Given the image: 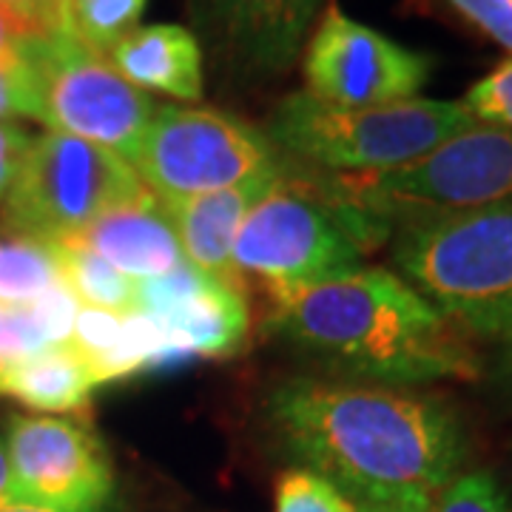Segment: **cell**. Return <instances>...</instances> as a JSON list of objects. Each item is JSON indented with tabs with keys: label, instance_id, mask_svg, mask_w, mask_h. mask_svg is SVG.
<instances>
[{
	"label": "cell",
	"instance_id": "obj_6",
	"mask_svg": "<svg viewBox=\"0 0 512 512\" xmlns=\"http://www.w3.org/2000/svg\"><path fill=\"white\" fill-rule=\"evenodd\" d=\"M234 268L242 291L254 285L276 311L313 285L359 271L362 248L308 174L282 171L239 228Z\"/></svg>",
	"mask_w": 512,
	"mask_h": 512
},
{
	"label": "cell",
	"instance_id": "obj_2",
	"mask_svg": "<svg viewBox=\"0 0 512 512\" xmlns=\"http://www.w3.org/2000/svg\"><path fill=\"white\" fill-rule=\"evenodd\" d=\"M268 322L296 348L373 382L413 387L478 376L467 333L387 268L313 285Z\"/></svg>",
	"mask_w": 512,
	"mask_h": 512
},
{
	"label": "cell",
	"instance_id": "obj_17",
	"mask_svg": "<svg viewBox=\"0 0 512 512\" xmlns=\"http://www.w3.org/2000/svg\"><path fill=\"white\" fill-rule=\"evenodd\" d=\"M94 382L86 359L72 345L35 353L0 367V393L37 413H74L92 399Z\"/></svg>",
	"mask_w": 512,
	"mask_h": 512
},
{
	"label": "cell",
	"instance_id": "obj_7",
	"mask_svg": "<svg viewBox=\"0 0 512 512\" xmlns=\"http://www.w3.org/2000/svg\"><path fill=\"white\" fill-rule=\"evenodd\" d=\"M146 191L134 165L109 148L46 131L32 137L3 200V228L37 242L80 237L97 217Z\"/></svg>",
	"mask_w": 512,
	"mask_h": 512
},
{
	"label": "cell",
	"instance_id": "obj_31",
	"mask_svg": "<svg viewBox=\"0 0 512 512\" xmlns=\"http://www.w3.org/2000/svg\"><path fill=\"white\" fill-rule=\"evenodd\" d=\"M498 367H501V379L512 390V333L501 339V362H498Z\"/></svg>",
	"mask_w": 512,
	"mask_h": 512
},
{
	"label": "cell",
	"instance_id": "obj_21",
	"mask_svg": "<svg viewBox=\"0 0 512 512\" xmlns=\"http://www.w3.org/2000/svg\"><path fill=\"white\" fill-rule=\"evenodd\" d=\"M274 512H359L356 501L308 467L285 470L276 481Z\"/></svg>",
	"mask_w": 512,
	"mask_h": 512
},
{
	"label": "cell",
	"instance_id": "obj_18",
	"mask_svg": "<svg viewBox=\"0 0 512 512\" xmlns=\"http://www.w3.org/2000/svg\"><path fill=\"white\" fill-rule=\"evenodd\" d=\"M60 279L74 293L83 308L109 313L137 311V279L117 271L103 256H97L80 242H57Z\"/></svg>",
	"mask_w": 512,
	"mask_h": 512
},
{
	"label": "cell",
	"instance_id": "obj_33",
	"mask_svg": "<svg viewBox=\"0 0 512 512\" xmlns=\"http://www.w3.org/2000/svg\"><path fill=\"white\" fill-rule=\"evenodd\" d=\"M6 311H9V308H0V325H3V319H6Z\"/></svg>",
	"mask_w": 512,
	"mask_h": 512
},
{
	"label": "cell",
	"instance_id": "obj_29",
	"mask_svg": "<svg viewBox=\"0 0 512 512\" xmlns=\"http://www.w3.org/2000/svg\"><path fill=\"white\" fill-rule=\"evenodd\" d=\"M18 504L15 487H12V470H9V450H6V436L0 433V510Z\"/></svg>",
	"mask_w": 512,
	"mask_h": 512
},
{
	"label": "cell",
	"instance_id": "obj_19",
	"mask_svg": "<svg viewBox=\"0 0 512 512\" xmlns=\"http://www.w3.org/2000/svg\"><path fill=\"white\" fill-rule=\"evenodd\" d=\"M60 282L55 245L37 239H0V308H29Z\"/></svg>",
	"mask_w": 512,
	"mask_h": 512
},
{
	"label": "cell",
	"instance_id": "obj_28",
	"mask_svg": "<svg viewBox=\"0 0 512 512\" xmlns=\"http://www.w3.org/2000/svg\"><path fill=\"white\" fill-rule=\"evenodd\" d=\"M26 32L12 20V15L0 6V63H18L20 46L26 40Z\"/></svg>",
	"mask_w": 512,
	"mask_h": 512
},
{
	"label": "cell",
	"instance_id": "obj_16",
	"mask_svg": "<svg viewBox=\"0 0 512 512\" xmlns=\"http://www.w3.org/2000/svg\"><path fill=\"white\" fill-rule=\"evenodd\" d=\"M151 319L160 325L165 342L188 359L231 356L248 333L245 296L217 282L214 276H205L197 291Z\"/></svg>",
	"mask_w": 512,
	"mask_h": 512
},
{
	"label": "cell",
	"instance_id": "obj_8",
	"mask_svg": "<svg viewBox=\"0 0 512 512\" xmlns=\"http://www.w3.org/2000/svg\"><path fill=\"white\" fill-rule=\"evenodd\" d=\"M131 165L148 191L163 202L285 171L282 154L262 128L220 109L188 106L157 109Z\"/></svg>",
	"mask_w": 512,
	"mask_h": 512
},
{
	"label": "cell",
	"instance_id": "obj_10",
	"mask_svg": "<svg viewBox=\"0 0 512 512\" xmlns=\"http://www.w3.org/2000/svg\"><path fill=\"white\" fill-rule=\"evenodd\" d=\"M3 436L18 504L55 512L114 504V464L89 421L12 416Z\"/></svg>",
	"mask_w": 512,
	"mask_h": 512
},
{
	"label": "cell",
	"instance_id": "obj_1",
	"mask_svg": "<svg viewBox=\"0 0 512 512\" xmlns=\"http://www.w3.org/2000/svg\"><path fill=\"white\" fill-rule=\"evenodd\" d=\"M268 413L302 467L356 504H433L467 453L453 407L399 387L293 379Z\"/></svg>",
	"mask_w": 512,
	"mask_h": 512
},
{
	"label": "cell",
	"instance_id": "obj_9",
	"mask_svg": "<svg viewBox=\"0 0 512 512\" xmlns=\"http://www.w3.org/2000/svg\"><path fill=\"white\" fill-rule=\"evenodd\" d=\"M20 55L32 69L37 92V120L49 131L80 137L134 160L157 106L111 66L77 43L69 32L26 37Z\"/></svg>",
	"mask_w": 512,
	"mask_h": 512
},
{
	"label": "cell",
	"instance_id": "obj_30",
	"mask_svg": "<svg viewBox=\"0 0 512 512\" xmlns=\"http://www.w3.org/2000/svg\"><path fill=\"white\" fill-rule=\"evenodd\" d=\"M359 512H433V504L402 501V504H356Z\"/></svg>",
	"mask_w": 512,
	"mask_h": 512
},
{
	"label": "cell",
	"instance_id": "obj_11",
	"mask_svg": "<svg viewBox=\"0 0 512 512\" xmlns=\"http://www.w3.org/2000/svg\"><path fill=\"white\" fill-rule=\"evenodd\" d=\"M433 57L413 52L330 6L305 49L308 92L330 106L367 109L419 97Z\"/></svg>",
	"mask_w": 512,
	"mask_h": 512
},
{
	"label": "cell",
	"instance_id": "obj_5",
	"mask_svg": "<svg viewBox=\"0 0 512 512\" xmlns=\"http://www.w3.org/2000/svg\"><path fill=\"white\" fill-rule=\"evenodd\" d=\"M393 259L416 291L467 336L512 333V200L410 225Z\"/></svg>",
	"mask_w": 512,
	"mask_h": 512
},
{
	"label": "cell",
	"instance_id": "obj_12",
	"mask_svg": "<svg viewBox=\"0 0 512 512\" xmlns=\"http://www.w3.org/2000/svg\"><path fill=\"white\" fill-rule=\"evenodd\" d=\"M197 40L239 77L288 72L325 0H188Z\"/></svg>",
	"mask_w": 512,
	"mask_h": 512
},
{
	"label": "cell",
	"instance_id": "obj_26",
	"mask_svg": "<svg viewBox=\"0 0 512 512\" xmlns=\"http://www.w3.org/2000/svg\"><path fill=\"white\" fill-rule=\"evenodd\" d=\"M26 35L46 37L66 32L63 26V0H0Z\"/></svg>",
	"mask_w": 512,
	"mask_h": 512
},
{
	"label": "cell",
	"instance_id": "obj_4",
	"mask_svg": "<svg viewBox=\"0 0 512 512\" xmlns=\"http://www.w3.org/2000/svg\"><path fill=\"white\" fill-rule=\"evenodd\" d=\"M473 123L461 100L413 97L342 109L311 92H293L276 103L265 134L279 154L316 174H365L413 163Z\"/></svg>",
	"mask_w": 512,
	"mask_h": 512
},
{
	"label": "cell",
	"instance_id": "obj_14",
	"mask_svg": "<svg viewBox=\"0 0 512 512\" xmlns=\"http://www.w3.org/2000/svg\"><path fill=\"white\" fill-rule=\"evenodd\" d=\"M74 242L103 256L131 279H154L185 262L165 205L148 188L140 197L97 217Z\"/></svg>",
	"mask_w": 512,
	"mask_h": 512
},
{
	"label": "cell",
	"instance_id": "obj_13",
	"mask_svg": "<svg viewBox=\"0 0 512 512\" xmlns=\"http://www.w3.org/2000/svg\"><path fill=\"white\" fill-rule=\"evenodd\" d=\"M276 180L279 174L254 180V183L234 185V188H222V191L194 194L183 200H160L177 231L185 262H191L197 271L214 276L217 282L245 296L237 268H234V242L248 211L265 197V191Z\"/></svg>",
	"mask_w": 512,
	"mask_h": 512
},
{
	"label": "cell",
	"instance_id": "obj_27",
	"mask_svg": "<svg viewBox=\"0 0 512 512\" xmlns=\"http://www.w3.org/2000/svg\"><path fill=\"white\" fill-rule=\"evenodd\" d=\"M29 146H32V137L26 128H20L18 123H0V205L18 177Z\"/></svg>",
	"mask_w": 512,
	"mask_h": 512
},
{
	"label": "cell",
	"instance_id": "obj_32",
	"mask_svg": "<svg viewBox=\"0 0 512 512\" xmlns=\"http://www.w3.org/2000/svg\"><path fill=\"white\" fill-rule=\"evenodd\" d=\"M0 512H55V510H43V507H29V504H12V507H6V510ZM94 512H117V507L111 504L106 510H94Z\"/></svg>",
	"mask_w": 512,
	"mask_h": 512
},
{
	"label": "cell",
	"instance_id": "obj_20",
	"mask_svg": "<svg viewBox=\"0 0 512 512\" xmlns=\"http://www.w3.org/2000/svg\"><path fill=\"white\" fill-rule=\"evenodd\" d=\"M148 0H63L66 32L97 55H109L128 32L137 29Z\"/></svg>",
	"mask_w": 512,
	"mask_h": 512
},
{
	"label": "cell",
	"instance_id": "obj_25",
	"mask_svg": "<svg viewBox=\"0 0 512 512\" xmlns=\"http://www.w3.org/2000/svg\"><path fill=\"white\" fill-rule=\"evenodd\" d=\"M470 23L512 52V0H450Z\"/></svg>",
	"mask_w": 512,
	"mask_h": 512
},
{
	"label": "cell",
	"instance_id": "obj_22",
	"mask_svg": "<svg viewBox=\"0 0 512 512\" xmlns=\"http://www.w3.org/2000/svg\"><path fill=\"white\" fill-rule=\"evenodd\" d=\"M433 512H512L493 473H458L433 501Z\"/></svg>",
	"mask_w": 512,
	"mask_h": 512
},
{
	"label": "cell",
	"instance_id": "obj_23",
	"mask_svg": "<svg viewBox=\"0 0 512 512\" xmlns=\"http://www.w3.org/2000/svg\"><path fill=\"white\" fill-rule=\"evenodd\" d=\"M461 103L476 123L512 128V57L481 77Z\"/></svg>",
	"mask_w": 512,
	"mask_h": 512
},
{
	"label": "cell",
	"instance_id": "obj_15",
	"mask_svg": "<svg viewBox=\"0 0 512 512\" xmlns=\"http://www.w3.org/2000/svg\"><path fill=\"white\" fill-rule=\"evenodd\" d=\"M106 57L140 92L168 94L185 103L202 97V46L185 26L154 23L134 29Z\"/></svg>",
	"mask_w": 512,
	"mask_h": 512
},
{
	"label": "cell",
	"instance_id": "obj_3",
	"mask_svg": "<svg viewBox=\"0 0 512 512\" xmlns=\"http://www.w3.org/2000/svg\"><path fill=\"white\" fill-rule=\"evenodd\" d=\"M308 180L367 251L410 225L512 200V128L473 123L399 168Z\"/></svg>",
	"mask_w": 512,
	"mask_h": 512
},
{
	"label": "cell",
	"instance_id": "obj_24",
	"mask_svg": "<svg viewBox=\"0 0 512 512\" xmlns=\"http://www.w3.org/2000/svg\"><path fill=\"white\" fill-rule=\"evenodd\" d=\"M18 117L37 120L35 77L23 55L18 63H0V123H12Z\"/></svg>",
	"mask_w": 512,
	"mask_h": 512
}]
</instances>
